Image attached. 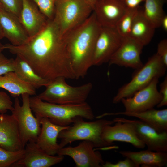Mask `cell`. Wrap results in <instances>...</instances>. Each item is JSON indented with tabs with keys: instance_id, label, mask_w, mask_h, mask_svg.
Here are the masks:
<instances>
[{
	"instance_id": "obj_27",
	"label": "cell",
	"mask_w": 167,
	"mask_h": 167,
	"mask_svg": "<svg viewBox=\"0 0 167 167\" xmlns=\"http://www.w3.org/2000/svg\"><path fill=\"white\" fill-rule=\"evenodd\" d=\"M139 6L134 8L127 9L117 23L115 28L123 37L129 36L134 18L139 8Z\"/></svg>"
},
{
	"instance_id": "obj_40",
	"label": "cell",
	"mask_w": 167,
	"mask_h": 167,
	"mask_svg": "<svg viewBox=\"0 0 167 167\" xmlns=\"http://www.w3.org/2000/svg\"><path fill=\"white\" fill-rule=\"evenodd\" d=\"M4 37V34L0 25V40Z\"/></svg>"
},
{
	"instance_id": "obj_1",
	"label": "cell",
	"mask_w": 167,
	"mask_h": 167,
	"mask_svg": "<svg viewBox=\"0 0 167 167\" xmlns=\"http://www.w3.org/2000/svg\"><path fill=\"white\" fill-rule=\"evenodd\" d=\"M4 49L23 58L40 76L49 81L62 77L75 79L65 40L53 20L24 44L4 45Z\"/></svg>"
},
{
	"instance_id": "obj_39",
	"label": "cell",
	"mask_w": 167,
	"mask_h": 167,
	"mask_svg": "<svg viewBox=\"0 0 167 167\" xmlns=\"http://www.w3.org/2000/svg\"><path fill=\"white\" fill-rule=\"evenodd\" d=\"M4 50V45L0 42V57L2 55V52Z\"/></svg>"
},
{
	"instance_id": "obj_41",
	"label": "cell",
	"mask_w": 167,
	"mask_h": 167,
	"mask_svg": "<svg viewBox=\"0 0 167 167\" xmlns=\"http://www.w3.org/2000/svg\"><path fill=\"white\" fill-rule=\"evenodd\" d=\"M0 8H3V7L2 6V5L0 3Z\"/></svg>"
},
{
	"instance_id": "obj_17",
	"label": "cell",
	"mask_w": 167,
	"mask_h": 167,
	"mask_svg": "<svg viewBox=\"0 0 167 167\" xmlns=\"http://www.w3.org/2000/svg\"><path fill=\"white\" fill-rule=\"evenodd\" d=\"M19 19L29 37L41 31L48 19L31 0H22Z\"/></svg>"
},
{
	"instance_id": "obj_11",
	"label": "cell",
	"mask_w": 167,
	"mask_h": 167,
	"mask_svg": "<svg viewBox=\"0 0 167 167\" xmlns=\"http://www.w3.org/2000/svg\"><path fill=\"white\" fill-rule=\"evenodd\" d=\"M144 46L129 36L123 37L120 45L108 62L109 66L115 65L138 69L143 65L140 55Z\"/></svg>"
},
{
	"instance_id": "obj_5",
	"label": "cell",
	"mask_w": 167,
	"mask_h": 167,
	"mask_svg": "<svg viewBox=\"0 0 167 167\" xmlns=\"http://www.w3.org/2000/svg\"><path fill=\"white\" fill-rule=\"evenodd\" d=\"M92 12V6L86 0H58L53 20L64 38L85 21Z\"/></svg>"
},
{
	"instance_id": "obj_31",
	"label": "cell",
	"mask_w": 167,
	"mask_h": 167,
	"mask_svg": "<svg viewBox=\"0 0 167 167\" xmlns=\"http://www.w3.org/2000/svg\"><path fill=\"white\" fill-rule=\"evenodd\" d=\"M13 109L10 96L5 92L0 90V113H6L8 110L11 111Z\"/></svg>"
},
{
	"instance_id": "obj_13",
	"label": "cell",
	"mask_w": 167,
	"mask_h": 167,
	"mask_svg": "<svg viewBox=\"0 0 167 167\" xmlns=\"http://www.w3.org/2000/svg\"><path fill=\"white\" fill-rule=\"evenodd\" d=\"M113 120L115 122L119 121L132 124L139 138L147 146L148 150L167 152V132H159L140 120H130L118 117L114 118Z\"/></svg>"
},
{
	"instance_id": "obj_29",
	"label": "cell",
	"mask_w": 167,
	"mask_h": 167,
	"mask_svg": "<svg viewBox=\"0 0 167 167\" xmlns=\"http://www.w3.org/2000/svg\"><path fill=\"white\" fill-rule=\"evenodd\" d=\"M41 11L49 20L53 19L54 15L56 3L58 0H31Z\"/></svg>"
},
{
	"instance_id": "obj_21",
	"label": "cell",
	"mask_w": 167,
	"mask_h": 167,
	"mask_svg": "<svg viewBox=\"0 0 167 167\" xmlns=\"http://www.w3.org/2000/svg\"><path fill=\"white\" fill-rule=\"evenodd\" d=\"M123 115L137 118L148 124L159 132H167V109L157 110L152 108L137 112L125 111L106 113L98 116L99 118L109 115Z\"/></svg>"
},
{
	"instance_id": "obj_18",
	"label": "cell",
	"mask_w": 167,
	"mask_h": 167,
	"mask_svg": "<svg viewBox=\"0 0 167 167\" xmlns=\"http://www.w3.org/2000/svg\"><path fill=\"white\" fill-rule=\"evenodd\" d=\"M0 147L11 151L24 148L17 122L12 114L0 113Z\"/></svg>"
},
{
	"instance_id": "obj_12",
	"label": "cell",
	"mask_w": 167,
	"mask_h": 167,
	"mask_svg": "<svg viewBox=\"0 0 167 167\" xmlns=\"http://www.w3.org/2000/svg\"><path fill=\"white\" fill-rule=\"evenodd\" d=\"M93 144L84 140L77 146L63 147L58 150V156H68L74 161L77 167H100L105 163L101 153L95 151Z\"/></svg>"
},
{
	"instance_id": "obj_26",
	"label": "cell",
	"mask_w": 167,
	"mask_h": 167,
	"mask_svg": "<svg viewBox=\"0 0 167 167\" xmlns=\"http://www.w3.org/2000/svg\"><path fill=\"white\" fill-rule=\"evenodd\" d=\"M167 0H145L143 12L145 17L156 28L161 26L165 15L163 6Z\"/></svg>"
},
{
	"instance_id": "obj_7",
	"label": "cell",
	"mask_w": 167,
	"mask_h": 167,
	"mask_svg": "<svg viewBox=\"0 0 167 167\" xmlns=\"http://www.w3.org/2000/svg\"><path fill=\"white\" fill-rule=\"evenodd\" d=\"M167 66L156 53L148 59L146 63L133 74L128 83L120 88L112 100L113 104L121 102L124 98L132 96L137 91L149 84L155 78H160L165 74Z\"/></svg>"
},
{
	"instance_id": "obj_4",
	"label": "cell",
	"mask_w": 167,
	"mask_h": 167,
	"mask_svg": "<svg viewBox=\"0 0 167 167\" xmlns=\"http://www.w3.org/2000/svg\"><path fill=\"white\" fill-rule=\"evenodd\" d=\"M115 123L113 120L101 119L87 122L82 117H76L74 118L71 126H69L59 134L58 139H61L59 144V149L77 140L90 141L95 147L104 148L111 146L103 139L102 133L105 126Z\"/></svg>"
},
{
	"instance_id": "obj_32",
	"label": "cell",
	"mask_w": 167,
	"mask_h": 167,
	"mask_svg": "<svg viewBox=\"0 0 167 167\" xmlns=\"http://www.w3.org/2000/svg\"><path fill=\"white\" fill-rule=\"evenodd\" d=\"M14 70V59H9L2 54L0 57V76Z\"/></svg>"
},
{
	"instance_id": "obj_6",
	"label": "cell",
	"mask_w": 167,
	"mask_h": 167,
	"mask_svg": "<svg viewBox=\"0 0 167 167\" xmlns=\"http://www.w3.org/2000/svg\"><path fill=\"white\" fill-rule=\"evenodd\" d=\"M63 77L51 81L45 89L36 96L42 101L58 104L82 103L86 102L92 88L91 82L72 86L68 84Z\"/></svg>"
},
{
	"instance_id": "obj_20",
	"label": "cell",
	"mask_w": 167,
	"mask_h": 167,
	"mask_svg": "<svg viewBox=\"0 0 167 167\" xmlns=\"http://www.w3.org/2000/svg\"><path fill=\"white\" fill-rule=\"evenodd\" d=\"M0 25L4 37L13 45H22L29 38L19 18L3 8H0Z\"/></svg>"
},
{
	"instance_id": "obj_37",
	"label": "cell",
	"mask_w": 167,
	"mask_h": 167,
	"mask_svg": "<svg viewBox=\"0 0 167 167\" xmlns=\"http://www.w3.org/2000/svg\"><path fill=\"white\" fill-rule=\"evenodd\" d=\"M161 26L166 31H167V16L165 15L163 18L161 22Z\"/></svg>"
},
{
	"instance_id": "obj_19",
	"label": "cell",
	"mask_w": 167,
	"mask_h": 167,
	"mask_svg": "<svg viewBox=\"0 0 167 167\" xmlns=\"http://www.w3.org/2000/svg\"><path fill=\"white\" fill-rule=\"evenodd\" d=\"M37 118L40 119L41 127L36 143L39 148L47 154L54 156L57 154L59 149V144L57 142L58 134L69 126H63L56 125L46 117Z\"/></svg>"
},
{
	"instance_id": "obj_35",
	"label": "cell",
	"mask_w": 167,
	"mask_h": 167,
	"mask_svg": "<svg viewBox=\"0 0 167 167\" xmlns=\"http://www.w3.org/2000/svg\"><path fill=\"white\" fill-rule=\"evenodd\" d=\"M159 91L162 96L161 102L156 106L157 108H161L167 105V76L165 77L164 80L160 85Z\"/></svg>"
},
{
	"instance_id": "obj_25",
	"label": "cell",
	"mask_w": 167,
	"mask_h": 167,
	"mask_svg": "<svg viewBox=\"0 0 167 167\" xmlns=\"http://www.w3.org/2000/svg\"><path fill=\"white\" fill-rule=\"evenodd\" d=\"M14 71L18 77L36 89L46 87L50 82L38 75L29 63L20 56L16 55L14 59Z\"/></svg>"
},
{
	"instance_id": "obj_38",
	"label": "cell",
	"mask_w": 167,
	"mask_h": 167,
	"mask_svg": "<svg viewBox=\"0 0 167 167\" xmlns=\"http://www.w3.org/2000/svg\"><path fill=\"white\" fill-rule=\"evenodd\" d=\"M92 6L93 10L94 6L97 0H86Z\"/></svg>"
},
{
	"instance_id": "obj_10",
	"label": "cell",
	"mask_w": 167,
	"mask_h": 167,
	"mask_svg": "<svg viewBox=\"0 0 167 167\" xmlns=\"http://www.w3.org/2000/svg\"><path fill=\"white\" fill-rule=\"evenodd\" d=\"M123 38L115 27H102L95 43L92 66L108 62L120 45Z\"/></svg>"
},
{
	"instance_id": "obj_15",
	"label": "cell",
	"mask_w": 167,
	"mask_h": 167,
	"mask_svg": "<svg viewBox=\"0 0 167 167\" xmlns=\"http://www.w3.org/2000/svg\"><path fill=\"white\" fill-rule=\"evenodd\" d=\"M127 8L124 0H97L93 12L102 27H115Z\"/></svg>"
},
{
	"instance_id": "obj_28",
	"label": "cell",
	"mask_w": 167,
	"mask_h": 167,
	"mask_svg": "<svg viewBox=\"0 0 167 167\" xmlns=\"http://www.w3.org/2000/svg\"><path fill=\"white\" fill-rule=\"evenodd\" d=\"M24 148L16 151L7 150L0 147V167H9L23 156Z\"/></svg>"
},
{
	"instance_id": "obj_14",
	"label": "cell",
	"mask_w": 167,
	"mask_h": 167,
	"mask_svg": "<svg viewBox=\"0 0 167 167\" xmlns=\"http://www.w3.org/2000/svg\"><path fill=\"white\" fill-rule=\"evenodd\" d=\"M113 126L108 125L103 128L102 137L111 145L114 141L127 143L135 147L143 149L145 144L139 138L134 125L127 122H116Z\"/></svg>"
},
{
	"instance_id": "obj_34",
	"label": "cell",
	"mask_w": 167,
	"mask_h": 167,
	"mask_svg": "<svg viewBox=\"0 0 167 167\" xmlns=\"http://www.w3.org/2000/svg\"><path fill=\"white\" fill-rule=\"evenodd\" d=\"M157 54L161 59L164 64L167 66V40L165 39L161 41L157 46Z\"/></svg>"
},
{
	"instance_id": "obj_16",
	"label": "cell",
	"mask_w": 167,
	"mask_h": 167,
	"mask_svg": "<svg viewBox=\"0 0 167 167\" xmlns=\"http://www.w3.org/2000/svg\"><path fill=\"white\" fill-rule=\"evenodd\" d=\"M25 147L23 156L11 167H50L60 163L64 158V156L47 154L35 142L28 143Z\"/></svg>"
},
{
	"instance_id": "obj_30",
	"label": "cell",
	"mask_w": 167,
	"mask_h": 167,
	"mask_svg": "<svg viewBox=\"0 0 167 167\" xmlns=\"http://www.w3.org/2000/svg\"><path fill=\"white\" fill-rule=\"evenodd\" d=\"M22 0H0V3L4 9L19 19L22 7Z\"/></svg>"
},
{
	"instance_id": "obj_33",
	"label": "cell",
	"mask_w": 167,
	"mask_h": 167,
	"mask_svg": "<svg viewBox=\"0 0 167 167\" xmlns=\"http://www.w3.org/2000/svg\"><path fill=\"white\" fill-rule=\"evenodd\" d=\"M123 161H119L115 163L106 161L102 165V167H139L131 159L128 158Z\"/></svg>"
},
{
	"instance_id": "obj_2",
	"label": "cell",
	"mask_w": 167,
	"mask_h": 167,
	"mask_svg": "<svg viewBox=\"0 0 167 167\" xmlns=\"http://www.w3.org/2000/svg\"><path fill=\"white\" fill-rule=\"evenodd\" d=\"M101 27L92 12L64 38L76 79L84 78L92 66L95 43Z\"/></svg>"
},
{
	"instance_id": "obj_9",
	"label": "cell",
	"mask_w": 167,
	"mask_h": 167,
	"mask_svg": "<svg viewBox=\"0 0 167 167\" xmlns=\"http://www.w3.org/2000/svg\"><path fill=\"white\" fill-rule=\"evenodd\" d=\"M159 78H154L147 86L136 92L132 96L122 99L121 102L125 112H137L153 108L161 101L162 96L158 91Z\"/></svg>"
},
{
	"instance_id": "obj_22",
	"label": "cell",
	"mask_w": 167,
	"mask_h": 167,
	"mask_svg": "<svg viewBox=\"0 0 167 167\" xmlns=\"http://www.w3.org/2000/svg\"><path fill=\"white\" fill-rule=\"evenodd\" d=\"M118 153L143 167H163L167 164V152L146 150L139 152L120 151Z\"/></svg>"
},
{
	"instance_id": "obj_42",
	"label": "cell",
	"mask_w": 167,
	"mask_h": 167,
	"mask_svg": "<svg viewBox=\"0 0 167 167\" xmlns=\"http://www.w3.org/2000/svg\"></svg>"
},
{
	"instance_id": "obj_3",
	"label": "cell",
	"mask_w": 167,
	"mask_h": 167,
	"mask_svg": "<svg viewBox=\"0 0 167 167\" xmlns=\"http://www.w3.org/2000/svg\"><path fill=\"white\" fill-rule=\"evenodd\" d=\"M30 104L36 117L47 118L53 123L61 126H69L77 116L90 120L95 118L91 107L86 102L76 104H58L42 101L36 96L30 97Z\"/></svg>"
},
{
	"instance_id": "obj_43",
	"label": "cell",
	"mask_w": 167,
	"mask_h": 167,
	"mask_svg": "<svg viewBox=\"0 0 167 167\" xmlns=\"http://www.w3.org/2000/svg\"></svg>"
},
{
	"instance_id": "obj_23",
	"label": "cell",
	"mask_w": 167,
	"mask_h": 167,
	"mask_svg": "<svg viewBox=\"0 0 167 167\" xmlns=\"http://www.w3.org/2000/svg\"><path fill=\"white\" fill-rule=\"evenodd\" d=\"M155 28L144 15L143 9L139 7L128 36L145 46L151 41Z\"/></svg>"
},
{
	"instance_id": "obj_24",
	"label": "cell",
	"mask_w": 167,
	"mask_h": 167,
	"mask_svg": "<svg viewBox=\"0 0 167 167\" xmlns=\"http://www.w3.org/2000/svg\"><path fill=\"white\" fill-rule=\"evenodd\" d=\"M0 88L7 91L14 98L24 93L30 96L36 94V89L21 79L14 71L0 76Z\"/></svg>"
},
{
	"instance_id": "obj_36",
	"label": "cell",
	"mask_w": 167,
	"mask_h": 167,
	"mask_svg": "<svg viewBox=\"0 0 167 167\" xmlns=\"http://www.w3.org/2000/svg\"><path fill=\"white\" fill-rule=\"evenodd\" d=\"M125 2L127 8H134L139 6V4L145 0H125Z\"/></svg>"
},
{
	"instance_id": "obj_8",
	"label": "cell",
	"mask_w": 167,
	"mask_h": 167,
	"mask_svg": "<svg viewBox=\"0 0 167 167\" xmlns=\"http://www.w3.org/2000/svg\"><path fill=\"white\" fill-rule=\"evenodd\" d=\"M30 95H21L22 104L20 103L18 97L15 98L12 115L18 126L23 147L29 142L36 143L41 127L40 119L33 115L30 104Z\"/></svg>"
}]
</instances>
